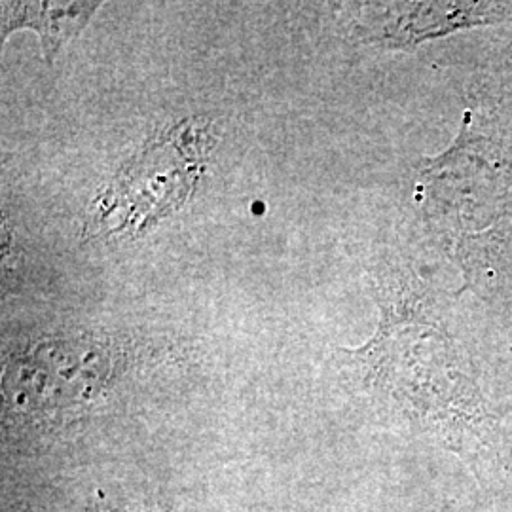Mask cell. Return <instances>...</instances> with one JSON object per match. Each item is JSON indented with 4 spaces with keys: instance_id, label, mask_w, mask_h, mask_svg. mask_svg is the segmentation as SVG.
<instances>
[{
    "instance_id": "obj_3",
    "label": "cell",
    "mask_w": 512,
    "mask_h": 512,
    "mask_svg": "<svg viewBox=\"0 0 512 512\" xmlns=\"http://www.w3.org/2000/svg\"><path fill=\"white\" fill-rule=\"evenodd\" d=\"M99 2H2V38L16 29L37 31L48 63L76 37L99 8Z\"/></svg>"
},
{
    "instance_id": "obj_1",
    "label": "cell",
    "mask_w": 512,
    "mask_h": 512,
    "mask_svg": "<svg viewBox=\"0 0 512 512\" xmlns=\"http://www.w3.org/2000/svg\"><path fill=\"white\" fill-rule=\"evenodd\" d=\"M128 349L97 334H44L4 355V420L40 435L69 429L128 370Z\"/></svg>"
},
{
    "instance_id": "obj_4",
    "label": "cell",
    "mask_w": 512,
    "mask_h": 512,
    "mask_svg": "<svg viewBox=\"0 0 512 512\" xmlns=\"http://www.w3.org/2000/svg\"><path fill=\"white\" fill-rule=\"evenodd\" d=\"M74 512H175L162 507H112V505H90Z\"/></svg>"
},
{
    "instance_id": "obj_2",
    "label": "cell",
    "mask_w": 512,
    "mask_h": 512,
    "mask_svg": "<svg viewBox=\"0 0 512 512\" xmlns=\"http://www.w3.org/2000/svg\"><path fill=\"white\" fill-rule=\"evenodd\" d=\"M365 21V37L385 48H412L423 40L459 29L488 25L509 16L503 4L435 2V4H376Z\"/></svg>"
}]
</instances>
